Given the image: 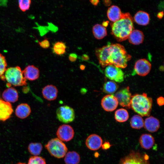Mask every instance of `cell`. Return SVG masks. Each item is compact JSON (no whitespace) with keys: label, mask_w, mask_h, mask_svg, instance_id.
Listing matches in <instances>:
<instances>
[{"label":"cell","mask_w":164,"mask_h":164,"mask_svg":"<svg viewBox=\"0 0 164 164\" xmlns=\"http://www.w3.org/2000/svg\"><path fill=\"white\" fill-rule=\"evenodd\" d=\"M95 53L103 67L112 65L120 68H125L131 58L124 47L118 43L108 44L101 48H97Z\"/></svg>","instance_id":"6da1fadb"},{"label":"cell","mask_w":164,"mask_h":164,"mask_svg":"<svg viewBox=\"0 0 164 164\" xmlns=\"http://www.w3.org/2000/svg\"><path fill=\"white\" fill-rule=\"evenodd\" d=\"M111 34L118 42H122L128 39L131 32L134 30L133 20L129 13L122 14L121 18L111 24Z\"/></svg>","instance_id":"7a4b0ae2"},{"label":"cell","mask_w":164,"mask_h":164,"mask_svg":"<svg viewBox=\"0 0 164 164\" xmlns=\"http://www.w3.org/2000/svg\"><path fill=\"white\" fill-rule=\"evenodd\" d=\"M152 101L145 93L135 94L132 96L131 108L142 116H149L152 110Z\"/></svg>","instance_id":"3957f363"},{"label":"cell","mask_w":164,"mask_h":164,"mask_svg":"<svg viewBox=\"0 0 164 164\" xmlns=\"http://www.w3.org/2000/svg\"><path fill=\"white\" fill-rule=\"evenodd\" d=\"M3 78L8 84L15 86H20L27 85L26 80L24 77L22 71L19 66L11 67L7 68Z\"/></svg>","instance_id":"277c9868"},{"label":"cell","mask_w":164,"mask_h":164,"mask_svg":"<svg viewBox=\"0 0 164 164\" xmlns=\"http://www.w3.org/2000/svg\"><path fill=\"white\" fill-rule=\"evenodd\" d=\"M45 147L51 155L57 158L63 157L68 150L65 144L57 138L50 140Z\"/></svg>","instance_id":"5b68a950"},{"label":"cell","mask_w":164,"mask_h":164,"mask_svg":"<svg viewBox=\"0 0 164 164\" xmlns=\"http://www.w3.org/2000/svg\"><path fill=\"white\" fill-rule=\"evenodd\" d=\"M149 156L138 152L132 151L121 159L119 164H150Z\"/></svg>","instance_id":"8992f818"},{"label":"cell","mask_w":164,"mask_h":164,"mask_svg":"<svg viewBox=\"0 0 164 164\" xmlns=\"http://www.w3.org/2000/svg\"><path fill=\"white\" fill-rule=\"evenodd\" d=\"M56 115L58 120L65 123L72 122L75 118L74 110L67 105H63L58 108L56 111Z\"/></svg>","instance_id":"52a82bcc"},{"label":"cell","mask_w":164,"mask_h":164,"mask_svg":"<svg viewBox=\"0 0 164 164\" xmlns=\"http://www.w3.org/2000/svg\"><path fill=\"white\" fill-rule=\"evenodd\" d=\"M106 67L104 72L107 78L114 81L118 83L124 81V74L121 68L112 65Z\"/></svg>","instance_id":"ba28073f"},{"label":"cell","mask_w":164,"mask_h":164,"mask_svg":"<svg viewBox=\"0 0 164 164\" xmlns=\"http://www.w3.org/2000/svg\"><path fill=\"white\" fill-rule=\"evenodd\" d=\"M114 96L121 106L128 109L131 108L132 96L128 86L119 91Z\"/></svg>","instance_id":"9c48e42d"},{"label":"cell","mask_w":164,"mask_h":164,"mask_svg":"<svg viewBox=\"0 0 164 164\" xmlns=\"http://www.w3.org/2000/svg\"><path fill=\"white\" fill-rule=\"evenodd\" d=\"M56 135L58 138L61 141L68 142L73 138L74 132L71 126L63 124L59 127L57 130Z\"/></svg>","instance_id":"30bf717a"},{"label":"cell","mask_w":164,"mask_h":164,"mask_svg":"<svg viewBox=\"0 0 164 164\" xmlns=\"http://www.w3.org/2000/svg\"><path fill=\"white\" fill-rule=\"evenodd\" d=\"M151 68V64L148 60L145 59H139L135 63L134 72L139 76H144L149 73Z\"/></svg>","instance_id":"8fae6325"},{"label":"cell","mask_w":164,"mask_h":164,"mask_svg":"<svg viewBox=\"0 0 164 164\" xmlns=\"http://www.w3.org/2000/svg\"><path fill=\"white\" fill-rule=\"evenodd\" d=\"M118 102L115 96L108 94L104 97L101 100V104L103 108L107 111H112L117 107Z\"/></svg>","instance_id":"7c38bea8"},{"label":"cell","mask_w":164,"mask_h":164,"mask_svg":"<svg viewBox=\"0 0 164 164\" xmlns=\"http://www.w3.org/2000/svg\"><path fill=\"white\" fill-rule=\"evenodd\" d=\"M85 144L87 147L92 150L98 149L102 145V139L99 135L92 134L87 138Z\"/></svg>","instance_id":"4fadbf2b"},{"label":"cell","mask_w":164,"mask_h":164,"mask_svg":"<svg viewBox=\"0 0 164 164\" xmlns=\"http://www.w3.org/2000/svg\"><path fill=\"white\" fill-rule=\"evenodd\" d=\"M13 112L10 103L0 99V121H4L8 119Z\"/></svg>","instance_id":"5bb4252c"},{"label":"cell","mask_w":164,"mask_h":164,"mask_svg":"<svg viewBox=\"0 0 164 164\" xmlns=\"http://www.w3.org/2000/svg\"><path fill=\"white\" fill-rule=\"evenodd\" d=\"M42 93L45 99L49 101H52L56 98L58 90L55 86L48 85L43 87Z\"/></svg>","instance_id":"9a60e30c"},{"label":"cell","mask_w":164,"mask_h":164,"mask_svg":"<svg viewBox=\"0 0 164 164\" xmlns=\"http://www.w3.org/2000/svg\"><path fill=\"white\" fill-rule=\"evenodd\" d=\"M26 79L33 81L37 79L39 76V71L38 68L33 65H29L22 71Z\"/></svg>","instance_id":"2e32d148"},{"label":"cell","mask_w":164,"mask_h":164,"mask_svg":"<svg viewBox=\"0 0 164 164\" xmlns=\"http://www.w3.org/2000/svg\"><path fill=\"white\" fill-rule=\"evenodd\" d=\"M144 126L145 129L149 132H154L159 128L160 122L158 119L151 116L145 119Z\"/></svg>","instance_id":"e0dca14e"},{"label":"cell","mask_w":164,"mask_h":164,"mask_svg":"<svg viewBox=\"0 0 164 164\" xmlns=\"http://www.w3.org/2000/svg\"><path fill=\"white\" fill-rule=\"evenodd\" d=\"M2 97L5 101L9 102L14 103L18 98L17 91L14 88L10 87L5 89L3 92Z\"/></svg>","instance_id":"ac0fdd59"},{"label":"cell","mask_w":164,"mask_h":164,"mask_svg":"<svg viewBox=\"0 0 164 164\" xmlns=\"http://www.w3.org/2000/svg\"><path fill=\"white\" fill-rule=\"evenodd\" d=\"M128 39L130 43L135 45H139L144 40V35L140 30H133L129 35Z\"/></svg>","instance_id":"d6986e66"},{"label":"cell","mask_w":164,"mask_h":164,"mask_svg":"<svg viewBox=\"0 0 164 164\" xmlns=\"http://www.w3.org/2000/svg\"><path fill=\"white\" fill-rule=\"evenodd\" d=\"M141 146L145 149H149L153 146L155 142L153 137L150 134H144L142 135L139 139Z\"/></svg>","instance_id":"ffe728a7"},{"label":"cell","mask_w":164,"mask_h":164,"mask_svg":"<svg viewBox=\"0 0 164 164\" xmlns=\"http://www.w3.org/2000/svg\"><path fill=\"white\" fill-rule=\"evenodd\" d=\"M31 112V108L29 105L26 103H22L16 107L15 114L19 118L24 119L28 117Z\"/></svg>","instance_id":"44dd1931"},{"label":"cell","mask_w":164,"mask_h":164,"mask_svg":"<svg viewBox=\"0 0 164 164\" xmlns=\"http://www.w3.org/2000/svg\"><path fill=\"white\" fill-rule=\"evenodd\" d=\"M122 14L119 8L114 5L109 7L107 12L108 18L113 22L119 20Z\"/></svg>","instance_id":"7402d4cb"},{"label":"cell","mask_w":164,"mask_h":164,"mask_svg":"<svg viewBox=\"0 0 164 164\" xmlns=\"http://www.w3.org/2000/svg\"><path fill=\"white\" fill-rule=\"evenodd\" d=\"M134 19L135 22L138 25L146 26L149 22L150 17L149 14L147 12L140 11L135 14Z\"/></svg>","instance_id":"603a6c76"},{"label":"cell","mask_w":164,"mask_h":164,"mask_svg":"<svg viewBox=\"0 0 164 164\" xmlns=\"http://www.w3.org/2000/svg\"><path fill=\"white\" fill-rule=\"evenodd\" d=\"M92 32L94 37L97 39H101L107 35L106 28L102 25L97 24L92 28Z\"/></svg>","instance_id":"cb8c5ba5"},{"label":"cell","mask_w":164,"mask_h":164,"mask_svg":"<svg viewBox=\"0 0 164 164\" xmlns=\"http://www.w3.org/2000/svg\"><path fill=\"white\" fill-rule=\"evenodd\" d=\"M65 156L64 160L66 164H78L80 161L79 155L75 151H70Z\"/></svg>","instance_id":"d4e9b609"},{"label":"cell","mask_w":164,"mask_h":164,"mask_svg":"<svg viewBox=\"0 0 164 164\" xmlns=\"http://www.w3.org/2000/svg\"><path fill=\"white\" fill-rule=\"evenodd\" d=\"M129 118L128 112L124 108L119 109L117 110L114 114L115 120L119 122H124L126 121Z\"/></svg>","instance_id":"484cf974"},{"label":"cell","mask_w":164,"mask_h":164,"mask_svg":"<svg viewBox=\"0 0 164 164\" xmlns=\"http://www.w3.org/2000/svg\"><path fill=\"white\" fill-rule=\"evenodd\" d=\"M67 46L65 43L62 41H57L53 44L52 50L53 52L58 56H62L66 52Z\"/></svg>","instance_id":"4316f807"},{"label":"cell","mask_w":164,"mask_h":164,"mask_svg":"<svg viewBox=\"0 0 164 164\" xmlns=\"http://www.w3.org/2000/svg\"><path fill=\"white\" fill-rule=\"evenodd\" d=\"M130 126L132 128L140 129L144 125V121L142 117L138 115L133 116L130 120Z\"/></svg>","instance_id":"83f0119b"},{"label":"cell","mask_w":164,"mask_h":164,"mask_svg":"<svg viewBox=\"0 0 164 164\" xmlns=\"http://www.w3.org/2000/svg\"><path fill=\"white\" fill-rule=\"evenodd\" d=\"M118 88V85L115 82L109 81L104 83L103 91L107 94H113L116 91Z\"/></svg>","instance_id":"f1b7e54d"},{"label":"cell","mask_w":164,"mask_h":164,"mask_svg":"<svg viewBox=\"0 0 164 164\" xmlns=\"http://www.w3.org/2000/svg\"><path fill=\"white\" fill-rule=\"evenodd\" d=\"M43 149V146L40 143H31L28 147L29 152L34 156L39 155Z\"/></svg>","instance_id":"f546056e"},{"label":"cell","mask_w":164,"mask_h":164,"mask_svg":"<svg viewBox=\"0 0 164 164\" xmlns=\"http://www.w3.org/2000/svg\"><path fill=\"white\" fill-rule=\"evenodd\" d=\"M31 0H18L19 7L23 12L28 10L30 8Z\"/></svg>","instance_id":"4dcf8cb0"},{"label":"cell","mask_w":164,"mask_h":164,"mask_svg":"<svg viewBox=\"0 0 164 164\" xmlns=\"http://www.w3.org/2000/svg\"><path fill=\"white\" fill-rule=\"evenodd\" d=\"M7 67V63L5 57L0 53V77L4 76Z\"/></svg>","instance_id":"1f68e13d"},{"label":"cell","mask_w":164,"mask_h":164,"mask_svg":"<svg viewBox=\"0 0 164 164\" xmlns=\"http://www.w3.org/2000/svg\"><path fill=\"white\" fill-rule=\"evenodd\" d=\"M28 164H46V162L43 158L38 156H34L29 158Z\"/></svg>","instance_id":"d6a6232c"},{"label":"cell","mask_w":164,"mask_h":164,"mask_svg":"<svg viewBox=\"0 0 164 164\" xmlns=\"http://www.w3.org/2000/svg\"><path fill=\"white\" fill-rule=\"evenodd\" d=\"M40 46L44 49H47L49 47L50 43L48 39L45 38L41 42L38 41Z\"/></svg>","instance_id":"836d02e7"},{"label":"cell","mask_w":164,"mask_h":164,"mask_svg":"<svg viewBox=\"0 0 164 164\" xmlns=\"http://www.w3.org/2000/svg\"><path fill=\"white\" fill-rule=\"evenodd\" d=\"M77 56L75 53H71L69 55L68 58L70 61L72 62L75 61L77 59Z\"/></svg>","instance_id":"e575fe53"},{"label":"cell","mask_w":164,"mask_h":164,"mask_svg":"<svg viewBox=\"0 0 164 164\" xmlns=\"http://www.w3.org/2000/svg\"><path fill=\"white\" fill-rule=\"evenodd\" d=\"M157 102L159 106H162L164 104V98L162 97H160L157 98Z\"/></svg>","instance_id":"d590c367"},{"label":"cell","mask_w":164,"mask_h":164,"mask_svg":"<svg viewBox=\"0 0 164 164\" xmlns=\"http://www.w3.org/2000/svg\"><path fill=\"white\" fill-rule=\"evenodd\" d=\"M102 148L104 149H107L111 147V145L108 142H105L101 145Z\"/></svg>","instance_id":"8d00e7d4"},{"label":"cell","mask_w":164,"mask_h":164,"mask_svg":"<svg viewBox=\"0 0 164 164\" xmlns=\"http://www.w3.org/2000/svg\"><path fill=\"white\" fill-rule=\"evenodd\" d=\"M104 4L106 6H109L112 3L111 0H103Z\"/></svg>","instance_id":"74e56055"},{"label":"cell","mask_w":164,"mask_h":164,"mask_svg":"<svg viewBox=\"0 0 164 164\" xmlns=\"http://www.w3.org/2000/svg\"><path fill=\"white\" fill-rule=\"evenodd\" d=\"M81 59L83 60L87 61L89 60V57L88 55L84 54L81 56Z\"/></svg>","instance_id":"f35d334b"},{"label":"cell","mask_w":164,"mask_h":164,"mask_svg":"<svg viewBox=\"0 0 164 164\" xmlns=\"http://www.w3.org/2000/svg\"><path fill=\"white\" fill-rule=\"evenodd\" d=\"M91 3L94 5H97L99 2V0H90Z\"/></svg>","instance_id":"ab89813d"},{"label":"cell","mask_w":164,"mask_h":164,"mask_svg":"<svg viewBox=\"0 0 164 164\" xmlns=\"http://www.w3.org/2000/svg\"><path fill=\"white\" fill-rule=\"evenodd\" d=\"M163 15V11L159 12L157 14V17L160 19H161Z\"/></svg>","instance_id":"60d3db41"},{"label":"cell","mask_w":164,"mask_h":164,"mask_svg":"<svg viewBox=\"0 0 164 164\" xmlns=\"http://www.w3.org/2000/svg\"><path fill=\"white\" fill-rule=\"evenodd\" d=\"M108 22H109L108 21H104L102 23V25L105 27L108 26Z\"/></svg>","instance_id":"b9f144b4"},{"label":"cell","mask_w":164,"mask_h":164,"mask_svg":"<svg viewBox=\"0 0 164 164\" xmlns=\"http://www.w3.org/2000/svg\"><path fill=\"white\" fill-rule=\"evenodd\" d=\"M80 69L81 70H84V69H85V65H81L80 66Z\"/></svg>","instance_id":"7bdbcfd3"},{"label":"cell","mask_w":164,"mask_h":164,"mask_svg":"<svg viewBox=\"0 0 164 164\" xmlns=\"http://www.w3.org/2000/svg\"><path fill=\"white\" fill-rule=\"evenodd\" d=\"M17 164H26L24 163L19 162L17 163Z\"/></svg>","instance_id":"ee69618b"}]
</instances>
